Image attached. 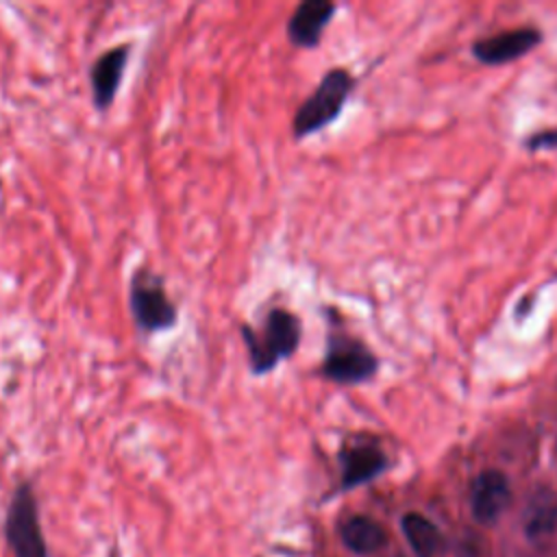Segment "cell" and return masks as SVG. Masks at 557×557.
Here are the masks:
<instances>
[{"instance_id":"6da1fadb","label":"cell","mask_w":557,"mask_h":557,"mask_svg":"<svg viewBox=\"0 0 557 557\" xmlns=\"http://www.w3.org/2000/svg\"><path fill=\"white\" fill-rule=\"evenodd\" d=\"M239 335L248 352L250 372L255 376H263L274 372L281 361L289 359L298 350L302 339V322L294 311L272 307L265 313L261 331L252 329L250 324H242Z\"/></svg>"},{"instance_id":"7a4b0ae2","label":"cell","mask_w":557,"mask_h":557,"mask_svg":"<svg viewBox=\"0 0 557 557\" xmlns=\"http://www.w3.org/2000/svg\"><path fill=\"white\" fill-rule=\"evenodd\" d=\"M128 309L137 331L144 335L172 331L178 324V309L168 296L163 276L150 268L133 272L128 283Z\"/></svg>"},{"instance_id":"3957f363","label":"cell","mask_w":557,"mask_h":557,"mask_svg":"<svg viewBox=\"0 0 557 557\" xmlns=\"http://www.w3.org/2000/svg\"><path fill=\"white\" fill-rule=\"evenodd\" d=\"M352 76L344 67L329 70L311 96H307L292 120V133L296 139H305L322 128H326L331 122H335L352 91Z\"/></svg>"},{"instance_id":"277c9868","label":"cell","mask_w":557,"mask_h":557,"mask_svg":"<svg viewBox=\"0 0 557 557\" xmlns=\"http://www.w3.org/2000/svg\"><path fill=\"white\" fill-rule=\"evenodd\" d=\"M2 533L13 557H48V542L41 529L39 503L28 481H22L7 505Z\"/></svg>"},{"instance_id":"5b68a950","label":"cell","mask_w":557,"mask_h":557,"mask_svg":"<svg viewBox=\"0 0 557 557\" xmlns=\"http://www.w3.org/2000/svg\"><path fill=\"white\" fill-rule=\"evenodd\" d=\"M376 372V357L355 337L331 335L322 359V376L339 385H357Z\"/></svg>"},{"instance_id":"8992f818","label":"cell","mask_w":557,"mask_h":557,"mask_svg":"<svg viewBox=\"0 0 557 557\" xmlns=\"http://www.w3.org/2000/svg\"><path fill=\"white\" fill-rule=\"evenodd\" d=\"M131 48L126 44L113 46L104 50L89 67V87H91V102L98 111H107L122 85L124 70L128 63Z\"/></svg>"},{"instance_id":"52a82bcc","label":"cell","mask_w":557,"mask_h":557,"mask_svg":"<svg viewBox=\"0 0 557 557\" xmlns=\"http://www.w3.org/2000/svg\"><path fill=\"white\" fill-rule=\"evenodd\" d=\"M337 7L329 0H302L287 20L285 35L296 48H315Z\"/></svg>"},{"instance_id":"ba28073f","label":"cell","mask_w":557,"mask_h":557,"mask_svg":"<svg viewBox=\"0 0 557 557\" xmlns=\"http://www.w3.org/2000/svg\"><path fill=\"white\" fill-rule=\"evenodd\" d=\"M511 490L503 472L485 470L481 472L470 487V507L479 522H494L509 505Z\"/></svg>"},{"instance_id":"9c48e42d","label":"cell","mask_w":557,"mask_h":557,"mask_svg":"<svg viewBox=\"0 0 557 557\" xmlns=\"http://www.w3.org/2000/svg\"><path fill=\"white\" fill-rule=\"evenodd\" d=\"M342 490H352L372 481L385 468L383 450L372 442H352L339 450Z\"/></svg>"},{"instance_id":"30bf717a","label":"cell","mask_w":557,"mask_h":557,"mask_svg":"<svg viewBox=\"0 0 557 557\" xmlns=\"http://www.w3.org/2000/svg\"><path fill=\"white\" fill-rule=\"evenodd\" d=\"M542 37H540L537 30H533V28H518V30L498 33L494 37H485V39L476 41L472 46V52H474V57L479 61L490 63V65H498V63H507V61H513V59L522 57Z\"/></svg>"},{"instance_id":"8fae6325","label":"cell","mask_w":557,"mask_h":557,"mask_svg":"<svg viewBox=\"0 0 557 557\" xmlns=\"http://www.w3.org/2000/svg\"><path fill=\"white\" fill-rule=\"evenodd\" d=\"M339 537L344 542L346 548H350L357 555H368L379 550L385 542H387V533L385 529L372 520L370 516H350L342 529H339Z\"/></svg>"},{"instance_id":"7c38bea8","label":"cell","mask_w":557,"mask_h":557,"mask_svg":"<svg viewBox=\"0 0 557 557\" xmlns=\"http://www.w3.org/2000/svg\"><path fill=\"white\" fill-rule=\"evenodd\" d=\"M403 531L418 557H435L442 548V533L437 527L420 513L403 516Z\"/></svg>"},{"instance_id":"4fadbf2b","label":"cell","mask_w":557,"mask_h":557,"mask_svg":"<svg viewBox=\"0 0 557 557\" xmlns=\"http://www.w3.org/2000/svg\"><path fill=\"white\" fill-rule=\"evenodd\" d=\"M524 529L529 537H544L557 529V494L544 490L537 492L527 509Z\"/></svg>"},{"instance_id":"5bb4252c","label":"cell","mask_w":557,"mask_h":557,"mask_svg":"<svg viewBox=\"0 0 557 557\" xmlns=\"http://www.w3.org/2000/svg\"><path fill=\"white\" fill-rule=\"evenodd\" d=\"M557 146V131L537 133L529 139V148H555Z\"/></svg>"},{"instance_id":"9a60e30c","label":"cell","mask_w":557,"mask_h":557,"mask_svg":"<svg viewBox=\"0 0 557 557\" xmlns=\"http://www.w3.org/2000/svg\"><path fill=\"white\" fill-rule=\"evenodd\" d=\"M109 557H120V550H117V546H115V544L109 548Z\"/></svg>"}]
</instances>
